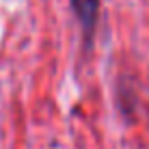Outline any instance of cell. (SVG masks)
<instances>
[{"instance_id":"obj_1","label":"cell","mask_w":149,"mask_h":149,"mask_svg":"<svg viewBox=\"0 0 149 149\" xmlns=\"http://www.w3.org/2000/svg\"><path fill=\"white\" fill-rule=\"evenodd\" d=\"M69 4L76 19L80 22L84 41H91L97 26V17H100V0H69Z\"/></svg>"}]
</instances>
